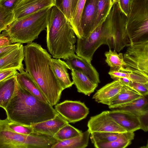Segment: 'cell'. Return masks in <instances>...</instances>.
<instances>
[{
    "label": "cell",
    "instance_id": "1",
    "mask_svg": "<svg viewBox=\"0 0 148 148\" xmlns=\"http://www.w3.org/2000/svg\"><path fill=\"white\" fill-rule=\"evenodd\" d=\"M25 70L37 85L48 102L57 104L63 90L51 66V56L40 44L27 43L24 47Z\"/></svg>",
    "mask_w": 148,
    "mask_h": 148
},
{
    "label": "cell",
    "instance_id": "2",
    "mask_svg": "<svg viewBox=\"0 0 148 148\" xmlns=\"http://www.w3.org/2000/svg\"><path fill=\"white\" fill-rule=\"evenodd\" d=\"M5 110L9 119L28 126L52 119L58 114L49 103L38 99L18 82L16 94Z\"/></svg>",
    "mask_w": 148,
    "mask_h": 148
},
{
    "label": "cell",
    "instance_id": "3",
    "mask_svg": "<svg viewBox=\"0 0 148 148\" xmlns=\"http://www.w3.org/2000/svg\"><path fill=\"white\" fill-rule=\"evenodd\" d=\"M46 30L47 49L53 58L64 59L75 54L76 35L70 23L57 5L51 8Z\"/></svg>",
    "mask_w": 148,
    "mask_h": 148
},
{
    "label": "cell",
    "instance_id": "4",
    "mask_svg": "<svg viewBox=\"0 0 148 148\" xmlns=\"http://www.w3.org/2000/svg\"><path fill=\"white\" fill-rule=\"evenodd\" d=\"M51 7L14 20L2 34L7 36L12 43L32 42L42 31L46 29Z\"/></svg>",
    "mask_w": 148,
    "mask_h": 148
},
{
    "label": "cell",
    "instance_id": "5",
    "mask_svg": "<svg viewBox=\"0 0 148 148\" xmlns=\"http://www.w3.org/2000/svg\"><path fill=\"white\" fill-rule=\"evenodd\" d=\"M125 24L130 45L148 41V0H131Z\"/></svg>",
    "mask_w": 148,
    "mask_h": 148
},
{
    "label": "cell",
    "instance_id": "6",
    "mask_svg": "<svg viewBox=\"0 0 148 148\" xmlns=\"http://www.w3.org/2000/svg\"><path fill=\"white\" fill-rule=\"evenodd\" d=\"M51 143V138L46 135H24L11 131L5 120L0 119V148H49Z\"/></svg>",
    "mask_w": 148,
    "mask_h": 148
},
{
    "label": "cell",
    "instance_id": "7",
    "mask_svg": "<svg viewBox=\"0 0 148 148\" xmlns=\"http://www.w3.org/2000/svg\"><path fill=\"white\" fill-rule=\"evenodd\" d=\"M117 2L112 8L104 22L108 28L109 36L107 45L109 49L119 52L130 45L125 29V20Z\"/></svg>",
    "mask_w": 148,
    "mask_h": 148
},
{
    "label": "cell",
    "instance_id": "8",
    "mask_svg": "<svg viewBox=\"0 0 148 148\" xmlns=\"http://www.w3.org/2000/svg\"><path fill=\"white\" fill-rule=\"evenodd\" d=\"M104 22H102L85 37L77 40L76 54L90 64L98 48L102 45H107L109 34Z\"/></svg>",
    "mask_w": 148,
    "mask_h": 148
},
{
    "label": "cell",
    "instance_id": "9",
    "mask_svg": "<svg viewBox=\"0 0 148 148\" xmlns=\"http://www.w3.org/2000/svg\"><path fill=\"white\" fill-rule=\"evenodd\" d=\"M127 47L123 56V68L148 77V41Z\"/></svg>",
    "mask_w": 148,
    "mask_h": 148
},
{
    "label": "cell",
    "instance_id": "10",
    "mask_svg": "<svg viewBox=\"0 0 148 148\" xmlns=\"http://www.w3.org/2000/svg\"><path fill=\"white\" fill-rule=\"evenodd\" d=\"M55 109L69 123H74L86 118L89 108L79 101L65 100L55 105Z\"/></svg>",
    "mask_w": 148,
    "mask_h": 148
},
{
    "label": "cell",
    "instance_id": "11",
    "mask_svg": "<svg viewBox=\"0 0 148 148\" xmlns=\"http://www.w3.org/2000/svg\"><path fill=\"white\" fill-rule=\"evenodd\" d=\"M87 126L90 133L95 132L119 133L127 132L109 115L107 111L91 116L88 122Z\"/></svg>",
    "mask_w": 148,
    "mask_h": 148
},
{
    "label": "cell",
    "instance_id": "12",
    "mask_svg": "<svg viewBox=\"0 0 148 148\" xmlns=\"http://www.w3.org/2000/svg\"><path fill=\"white\" fill-rule=\"evenodd\" d=\"M57 0H22L13 11L14 20L56 5Z\"/></svg>",
    "mask_w": 148,
    "mask_h": 148
},
{
    "label": "cell",
    "instance_id": "13",
    "mask_svg": "<svg viewBox=\"0 0 148 148\" xmlns=\"http://www.w3.org/2000/svg\"><path fill=\"white\" fill-rule=\"evenodd\" d=\"M109 115L127 132H134L140 129V124L137 116L125 110H112L107 111Z\"/></svg>",
    "mask_w": 148,
    "mask_h": 148
},
{
    "label": "cell",
    "instance_id": "14",
    "mask_svg": "<svg viewBox=\"0 0 148 148\" xmlns=\"http://www.w3.org/2000/svg\"><path fill=\"white\" fill-rule=\"evenodd\" d=\"M98 0H86L83 12L81 27L83 38L95 29Z\"/></svg>",
    "mask_w": 148,
    "mask_h": 148
},
{
    "label": "cell",
    "instance_id": "15",
    "mask_svg": "<svg viewBox=\"0 0 148 148\" xmlns=\"http://www.w3.org/2000/svg\"><path fill=\"white\" fill-rule=\"evenodd\" d=\"M71 70H79L82 71L94 83L98 84L100 82L99 74L91 64H90L82 58L75 54L64 59Z\"/></svg>",
    "mask_w": 148,
    "mask_h": 148
},
{
    "label": "cell",
    "instance_id": "16",
    "mask_svg": "<svg viewBox=\"0 0 148 148\" xmlns=\"http://www.w3.org/2000/svg\"><path fill=\"white\" fill-rule=\"evenodd\" d=\"M69 123L59 114L54 118L31 125L34 133L53 137L63 126Z\"/></svg>",
    "mask_w": 148,
    "mask_h": 148
},
{
    "label": "cell",
    "instance_id": "17",
    "mask_svg": "<svg viewBox=\"0 0 148 148\" xmlns=\"http://www.w3.org/2000/svg\"><path fill=\"white\" fill-rule=\"evenodd\" d=\"M25 58L24 47L22 44L0 58V70L14 69L24 70L23 61Z\"/></svg>",
    "mask_w": 148,
    "mask_h": 148
},
{
    "label": "cell",
    "instance_id": "18",
    "mask_svg": "<svg viewBox=\"0 0 148 148\" xmlns=\"http://www.w3.org/2000/svg\"><path fill=\"white\" fill-rule=\"evenodd\" d=\"M123 86L118 80H114L98 90L92 97L98 103L108 105L119 92Z\"/></svg>",
    "mask_w": 148,
    "mask_h": 148
},
{
    "label": "cell",
    "instance_id": "19",
    "mask_svg": "<svg viewBox=\"0 0 148 148\" xmlns=\"http://www.w3.org/2000/svg\"><path fill=\"white\" fill-rule=\"evenodd\" d=\"M17 86L15 75L0 82V107L5 110L10 101L16 94Z\"/></svg>",
    "mask_w": 148,
    "mask_h": 148
},
{
    "label": "cell",
    "instance_id": "20",
    "mask_svg": "<svg viewBox=\"0 0 148 148\" xmlns=\"http://www.w3.org/2000/svg\"><path fill=\"white\" fill-rule=\"evenodd\" d=\"M15 75L18 84L38 99L48 103L40 89L31 77L29 73L24 70L18 72Z\"/></svg>",
    "mask_w": 148,
    "mask_h": 148
},
{
    "label": "cell",
    "instance_id": "21",
    "mask_svg": "<svg viewBox=\"0 0 148 148\" xmlns=\"http://www.w3.org/2000/svg\"><path fill=\"white\" fill-rule=\"evenodd\" d=\"M71 75L78 92L89 96L98 86V84L92 81L82 71L71 70Z\"/></svg>",
    "mask_w": 148,
    "mask_h": 148
},
{
    "label": "cell",
    "instance_id": "22",
    "mask_svg": "<svg viewBox=\"0 0 148 148\" xmlns=\"http://www.w3.org/2000/svg\"><path fill=\"white\" fill-rule=\"evenodd\" d=\"M51 64L63 90L71 87L74 83L70 79L68 69H71L66 63L60 59L51 58Z\"/></svg>",
    "mask_w": 148,
    "mask_h": 148
},
{
    "label": "cell",
    "instance_id": "23",
    "mask_svg": "<svg viewBox=\"0 0 148 148\" xmlns=\"http://www.w3.org/2000/svg\"><path fill=\"white\" fill-rule=\"evenodd\" d=\"M90 132L86 131L75 137L62 141H58L51 148H84L88 144Z\"/></svg>",
    "mask_w": 148,
    "mask_h": 148
},
{
    "label": "cell",
    "instance_id": "24",
    "mask_svg": "<svg viewBox=\"0 0 148 148\" xmlns=\"http://www.w3.org/2000/svg\"><path fill=\"white\" fill-rule=\"evenodd\" d=\"M142 96L129 87L123 86L119 92L108 105L111 109L120 105L130 103Z\"/></svg>",
    "mask_w": 148,
    "mask_h": 148
},
{
    "label": "cell",
    "instance_id": "25",
    "mask_svg": "<svg viewBox=\"0 0 148 148\" xmlns=\"http://www.w3.org/2000/svg\"><path fill=\"white\" fill-rule=\"evenodd\" d=\"M134 132H126L121 133L116 140L110 142H99L94 143L96 148H124L131 143L134 139Z\"/></svg>",
    "mask_w": 148,
    "mask_h": 148
},
{
    "label": "cell",
    "instance_id": "26",
    "mask_svg": "<svg viewBox=\"0 0 148 148\" xmlns=\"http://www.w3.org/2000/svg\"><path fill=\"white\" fill-rule=\"evenodd\" d=\"M86 0H76L71 24L77 38H82V33L81 20Z\"/></svg>",
    "mask_w": 148,
    "mask_h": 148
},
{
    "label": "cell",
    "instance_id": "27",
    "mask_svg": "<svg viewBox=\"0 0 148 148\" xmlns=\"http://www.w3.org/2000/svg\"><path fill=\"white\" fill-rule=\"evenodd\" d=\"M148 109V96H142L130 103L117 106L112 110H125L135 115Z\"/></svg>",
    "mask_w": 148,
    "mask_h": 148
},
{
    "label": "cell",
    "instance_id": "28",
    "mask_svg": "<svg viewBox=\"0 0 148 148\" xmlns=\"http://www.w3.org/2000/svg\"><path fill=\"white\" fill-rule=\"evenodd\" d=\"M104 54L106 58L105 62L110 67V69L119 70L123 68L125 66V63L122 53L118 54L115 50L112 51L109 49Z\"/></svg>",
    "mask_w": 148,
    "mask_h": 148
},
{
    "label": "cell",
    "instance_id": "29",
    "mask_svg": "<svg viewBox=\"0 0 148 148\" xmlns=\"http://www.w3.org/2000/svg\"><path fill=\"white\" fill-rule=\"evenodd\" d=\"M82 133V131L68 123L62 127L53 137L58 141H62L75 137Z\"/></svg>",
    "mask_w": 148,
    "mask_h": 148
},
{
    "label": "cell",
    "instance_id": "30",
    "mask_svg": "<svg viewBox=\"0 0 148 148\" xmlns=\"http://www.w3.org/2000/svg\"><path fill=\"white\" fill-rule=\"evenodd\" d=\"M121 133L108 132H93L90 134V138L93 144L99 142H110L116 139Z\"/></svg>",
    "mask_w": 148,
    "mask_h": 148
},
{
    "label": "cell",
    "instance_id": "31",
    "mask_svg": "<svg viewBox=\"0 0 148 148\" xmlns=\"http://www.w3.org/2000/svg\"><path fill=\"white\" fill-rule=\"evenodd\" d=\"M110 0H98L97 12L95 24V29L102 21L106 20L109 12L108 9Z\"/></svg>",
    "mask_w": 148,
    "mask_h": 148
},
{
    "label": "cell",
    "instance_id": "32",
    "mask_svg": "<svg viewBox=\"0 0 148 148\" xmlns=\"http://www.w3.org/2000/svg\"><path fill=\"white\" fill-rule=\"evenodd\" d=\"M5 120L7 127L11 131L24 135H29L34 133L33 129L31 126L24 125L11 121L7 117Z\"/></svg>",
    "mask_w": 148,
    "mask_h": 148
},
{
    "label": "cell",
    "instance_id": "33",
    "mask_svg": "<svg viewBox=\"0 0 148 148\" xmlns=\"http://www.w3.org/2000/svg\"><path fill=\"white\" fill-rule=\"evenodd\" d=\"M14 20L13 12L0 5V33L1 31L5 30Z\"/></svg>",
    "mask_w": 148,
    "mask_h": 148
},
{
    "label": "cell",
    "instance_id": "34",
    "mask_svg": "<svg viewBox=\"0 0 148 148\" xmlns=\"http://www.w3.org/2000/svg\"><path fill=\"white\" fill-rule=\"evenodd\" d=\"M76 1V0H61L60 5H57L70 23Z\"/></svg>",
    "mask_w": 148,
    "mask_h": 148
},
{
    "label": "cell",
    "instance_id": "35",
    "mask_svg": "<svg viewBox=\"0 0 148 148\" xmlns=\"http://www.w3.org/2000/svg\"><path fill=\"white\" fill-rule=\"evenodd\" d=\"M143 96L148 95V84L131 81L127 86Z\"/></svg>",
    "mask_w": 148,
    "mask_h": 148
},
{
    "label": "cell",
    "instance_id": "36",
    "mask_svg": "<svg viewBox=\"0 0 148 148\" xmlns=\"http://www.w3.org/2000/svg\"><path fill=\"white\" fill-rule=\"evenodd\" d=\"M138 117L140 124V129L145 132L148 131V109L136 114Z\"/></svg>",
    "mask_w": 148,
    "mask_h": 148
},
{
    "label": "cell",
    "instance_id": "37",
    "mask_svg": "<svg viewBox=\"0 0 148 148\" xmlns=\"http://www.w3.org/2000/svg\"><path fill=\"white\" fill-rule=\"evenodd\" d=\"M22 0H0V5L13 11Z\"/></svg>",
    "mask_w": 148,
    "mask_h": 148
},
{
    "label": "cell",
    "instance_id": "38",
    "mask_svg": "<svg viewBox=\"0 0 148 148\" xmlns=\"http://www.w3.org/2000/svg\"><path fill=\"white\" fill-rule=\"evenodd\" d=\"M131 0H119L117 2L121 11L126 17L128 15Z\"/></svg>",
    "mask_w": 148,
    "mask_h": 148
},
{
    "label": "cell",
    "instance_id": "39",
    "mask_svg": "<svg viewBox=\"0 0 148 148\" xmlns=\"http://www.w3.org/2000/svg\"><path fill=\"white\" fill-rule=\"evenodd\" d=\"M21 44H14L0 47V58H2L14 49L18 47Z\"/></svg>",
    "mask_w": 148,
    "mask_h": 148
},
{
    "label": "cell",
    "instance_id": "40",
    "mask_svg": "<svg viewBox=\"0 0 148 148\" xmlns=\"http://www.w3.org/2000/svg\"><path fill=\"white\" fill-rule=\"evenodd\" d=\"M18 72L14 69L0 70V82L11 76L15 75Z\"/></svg>",
    "mask_w": 148,
    "mask_h": 148
},
{
    "label": "cell",
    "instance_id": "41",
    "mask_svg": "<svg viewBox=\"0 0 148 148\" xmlns=\"http://www.w3.org/2000/svg\"><path fill=\"white\" fill-rule=\"evenodd\" d=\"M9 38L2 34L0 33V47L12 44Z\"/></svg>",
    "mask_w": 148,
    "mask_h": 148
},
{
    "label": "cell",
    "instance_id": "42",
    "mask_svg": "<svg viewBox=\"0 0 148 148\" xmlns=\"http://www.w3.org/2000/svg\"><path fill=\"white\" fill-rule=\"evenodd\" d=\"M117 80L119 81L123 86H127L131 81L126 77L119 78Z\"/></svg>",
    "mask_w": 148,
    "mask_h": 148
},
{
    "label": "cell",
    "instance_id": "43",
    "mask_svg": "<svg viewBox=\"0 0 148 148\" xmlns=\"http://www.w3.org/2000/svg\"><path fill=\"white\" fill-rule=\"evenodd\" d=\"M117 0H110V3L109 5V8L108 9V12H110V10L114 5V4L117 2Z\"/></svg>",
    "mask_w": 148,
    "mask_h": 148
},
{
    "label": "cell",
    "instance_id": "44",
    "mask_svg": "<svg viewBox=\"0 0 148 148\" xmlns=\"http://www.w3.org/2000/svg\"><path fill=\"white\" fill-rule=\"evenodd\" d=\"M119 0H117L116 2H118L119 1Z\"/></svg>",
    "mask_w": 148,
    "mask_h": 148
}]
</instances>
